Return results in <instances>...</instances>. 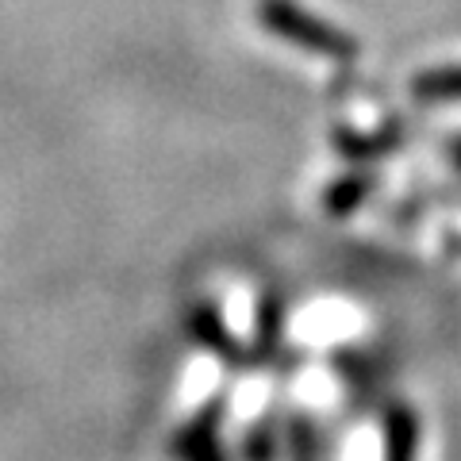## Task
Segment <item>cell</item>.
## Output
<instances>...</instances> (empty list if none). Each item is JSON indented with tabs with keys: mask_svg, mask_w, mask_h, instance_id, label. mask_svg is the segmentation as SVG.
<instances>
[{
	"mask_svg": "<svg viewBox=\"0 0 461 461\" xmlns=\"http://www.w3.org/2000/svg\"><path fill=\"white\" fill-rule=\"evenodd\" d=\"M258 16H262V23L269 27L273 35L296 42V47H308V50H315V54L339 58V62L354 58V50H357L346 35H339L335 27H327L323 20L308 16V12L300 8V5H293V0H262Z\"/></svg>",
	"mask_w": 461,
	"mask_h": 461,
	"instance_id": "cell-1",
	"label": "cell"
},
{
	"mask_svg": "<svg viewBox=\"0 0 461 461\" xmlns=\"http://www.w3.org/2000/svg\"><path fill=\"white\" fill-rule=\"evenodd\" d=\"M415 96L420 100H457L461 96V69H438L415 81Z\"/></svg>",
	"mask_w": 461,
	"mask_h": 461,
	"instance_id": "cell-2",
	"label": "cell"
}]
</instances>
